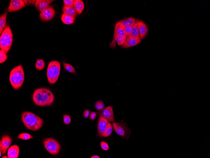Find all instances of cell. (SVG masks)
I'll list each match as a JSON object with an SVG mask.
<instances>
[{"label": "cell", "mask_w": 210, "mask_h": 158, "mask_svg": "<svg viewBox=\"0 0 210 158\" xmlns=\"http://www.w3.org/2000/svg\"><path fill=\"white\" fill-rule=\"evenodd\" d=\"M33 101L39 106H48L53 103L54 96L52 92L46 88L37 89L34 92L33 96Z\"/></svg>", "instance_id": "cell-1"}, {"label": "cell", "mask_w": 210, "mask_h": 158, "mask_svg": "<svg viewBox=\"0 0 210 158\" xmlns=\"http://www.w3.org/2000/svg\"><path fill=\"white\" fill-rule=\"evenodd\" d=\"M22 121L24 126L29 130L36 131L43 126L44 122L40 117L29 111L22 112L21 115Z\"/></svg>", "instance_id": "cell-2"}, {"label": "cell", "mask_w": 210, "mask_h": 158, "mask_svg": "<svg viewBox=\"0 0 210 158\" xmlns=\"http://www.w3.org/2000/svg\"><path fill=\"white\" fill-rule=\"evenodd\" d=\"M25 79V74L22 65H19L11 71L9 80L12 87L18 90L22 87Z\"/></svg>", "instance_id": "cell-3"}, {"label": "cell", "mask_w": 210, "mask_h": 158, "mask_svg": "<svg viewBox=\"0 0 210 158\" xmlns=\"http://www.w3.org/2000/svg\"><path fill=\"white\" fill-rule=\"evenodd\" d=\"M61 65L57 61H52L49 63L47 70V77L49 83L51 84L57 81L60 73Z\"/></svg>", "instance_id": "cell-4"}, {"label": "cell", "mask_w": 210, "mask_h": 158, "mask_svg": "<svg viewBox=\"0 0 210 158\" xmlns=\"http://www.w3.org/2000/svg\"><path fill=\"white\" fill-rule=\"evenodd\" d=\"M13 42L12 31L8 25L6 24L0 37V48L4 50L6 54L10 50Z\"/></svg>", "instance_id": "cell-5"}, {"label": "cell", "mask_w": 210, "mask_h": 158, "mask_svg": "<svg viewBox=\"0 0 210 158\" xmlns=\"http://www.w3.org/2000/svg\"><path fill=\"white\" fill-rule=\"evenodd\" d=\"M43 143L45 148L50 154L55 155L59 153L60 146L56 140L50 138H46L44 140Z\"/></svg>", "instance_id": "cell-6"}, {"label": "cell", "mask_w": 210, "mask_h": 158, "mask_svg": "<svg viewBox=\"0 0 210 158\" xmlns=\"http://www.w3.org/2000/svg\"><path fill=\"white\" fill-rule=\"evenodd\" d=\"M113 126L117 134L126 138H128L130 134V131L125 125L114 122L113 123Z\"/></svg>", "instance_id": "cell-7"}, {"label": "cell", "mask_w": 210, "mask_h": 158, "mask_svg": "<svg viewBox=\"0 0 210 158\" xmlns=\"http://www.w3.org/2000/svg\"><path fill=\"white\" fill-rule=\"evenodd\" d=\"M56 15L55 10L52 6H50L41 12L39 18L42 21L47 22L53 19Z\"/></svg>", "instance_id": "cell-8"}, {"label": "cell", "mask_w": 210, "mask_h": 158, "mask_svg": "<svg viewBox=\"0 0 210 158\" xmlns=\"http://www.w3.org/2000/svg\"><path fill=\"white\" fill-rule=\"evenodd\" d=\"M12 139L8 135L3 136L0 143V152L5 155L12 142Z\"/></svg>", "instance_id": "cell-9"}, {"label": "cell", "mask_w": 210, "mask_h": 158, "mask_svg": "<svg viewBox=\"0 0 210 158\" xmlns=\"http://www.w3.org/2000/svg\"><path fill=\"white\" fill-rule=\"evenodd\" d=\"M25 6L24 2L21 0H11L8 8V11L10 12L17 11Z\"/></svg>", "instance_id": "cell-10"}, {"label": "cell", "mask_w": 210, "mask_h": 158, "mask_svg": "<svg viewBox=\"0 0 210 158\" xmlns=\"http://www.w3.org/2000/svg\"><path fill=\"white\" fill-rule=\"evenodd\" d=\"M108 123V121L106 118L100 116L99 117L98 125V135L100 137L103 136L107 128Z\"/></svg>", "instance_id": "cell-11"}, {"label": "cell", "mask_w": 210, "mask_h": 158, "mask_svg": "<svg viewBox=\"0 0 210 158\" xmlns=\"http://www.w3.org/2000/svg\"><path fill=\"white\" fill-rule=\"evenodd\" d=\"M99 115L100 117L106 118L108 121L113 122L114 120V117L112 108L108 107L101 111Z\"/></svg>", "instance_id": "cell-12"}, {"label": "cell", "mask_w": 210, "mask_h": 158, "mask_svg": "<svg viewBox=\"0 0 210 158\" xmlns=\"http://www.w3.org/2000/svg\"><path fill=\"white\" fill-rule=\"evenodd\" d=\"M53 1L50 0H37L35 6L38 11L41 12L49 7Z\"/></svg>", "instance_id": "cell-13"}, {"label": "cell", "mask_w": 210, "mask_h": 158, "mask_svg": "<svg viewBox=\"0 0 210 158\" xmlns=\"http://www.w3.org/2000/svg\"><path fill=\"white\" fill-rule=\"evenodd\" d=\"M141 40V38L127 37L122 47L123 48H128L134 47L139 44Z\"/></svg>", "instance_id": "cell-14"}, {"label": "cell", "mask_w": 210, "mask_h": 158, "mask_svg": "<svg viewBox=\"0 0 210 158\" xmlns=\"http://www.w3.org/2000/svg\"><path fill=\"white\" fill-rule=\"evenodd\" d=\"M137 26L140 38L142 39L147 34L148 28L146 24L141 20L138 21Z\"/></svg>", "instance_id": "cell-15"}, {"label": "cell", "mask_w": 210, "mask_h": 158, "mask_svg": "<svg viewBox=\"0 0 210 158\" xmlns=\"http://www.w3.org/2000/svg\"><path fill=\"white\" fill-rule=\"evenodd\" d=\"M127 37L114 36L113 41L110 44V47L112 48L115 49L116 47V42L119 45H122L125 42Z\"/></svg>", "instance_id": "cell-16"}, {"label": "cell", "mask_w": 210, "mask_h": 158, "mask_svg": "<svg viewBox=\"0 0 210 158\" xmlns=\"http://www.w3.org/2000/svg\"><path fill=\"white\" fill-rule=\"evenodd\" d=\"M19 153V148L18 146L14 145L9 149L7 155L9 158H18Z\"/></svg>", "instance_id": "cell-17"}, {"label": "cell", "mask_w": 210, "mask_h": 158, "mask_svg": "<svg viewBox=\"0 0 210 158\" xmlns=\"http://www.w3.org/2000/svg\"><path fill=\"white\" fill-rule=\"evenodd\" d=\"M124 28L120 25L119 22L115 25L114 36H119L121 37H127L124 29Z\"/></svg>", "instance_id": "cell-18"}, {"label": "cell", "mask_w": 210, "mask_h": 158, "mask_svg": "<svg viewBox=\"0 0 210 158\" xmlns=\"http://www.w3.org/2000/svg\"><path fill=\"white\" fill-rule=\"evenodd\" d=\"M63 14L76 18L77 15V13L74 7L64 6L63 8Z\"/></svg>", "instance_id": "cell-19"}, {"label": "cell", "mask_w": 210, "mask_h": 158, "mask_svg": "<svg viewBox=\"0 0 210 158\" xmlns=\"http://www.w3.org/2000/svg\"><path fill=\"white\" fill-rule=\"evenodd\" d=\"M74 7L78 15H80L82 14L84 8V2L81 0H75Z\"/></svg>", "instance_id": "cell-20"}, {"label": "cell", "mask_w": 210, "mask_h": 158, "mask_svg": "<svg viewBox=\"0 0 210 158\" xmlns=\"http://www.w3.org/2000/svg\"><path fill=\"white\" fill-rule=\"evenodd\" d=\"M136 22V19L133 18H129L122 20L119 22L122 27L124 28L128 26H134Z\"/></svg>", "instance_id": "cell-21"}, {"label": "cell", "mask_w": 210, "mask_h": 158, "mask_svg": "<svg viewBox=\"0 0 210 158\" xmlns=\"http://www.w3.org/2000/svg\"><path fill=\"white\" fill-rule=\"evenodd\" d=\"M61 19L63 23L65 24L69 25L73 23L75 20V18L66 14H63Z\"/></svg>", "instance_id": "cell-22"}, {"label": "cell", "mask_w": 210, "mask_h": 158, "mask_svg": "<svg viewBox=\"0 0 210 158\" xmlns=\"http://www.w3.org/2000/svg\"><path fill=\"white\" fill-rule=\"evenodd\" d=\"M7 12H6L0 17V34H2L6 27Z\"/></svg>", "instance_id": "cell-23"}, {"label": "cell", "mask_w": 210, "mask_h": 158, "mask_svg": "<svg viewBox=\"0 0 210 158\" xmlns=\"http://www.w3.org/2000/svg\"><path fill=\"white\" fill-rule=\"evenodd\" d=\"M138 21V20L137 19L136 23L133 26L132 32L127 37L131 38H140L137 26V23Z\"/></svg>", "instance_id": "cell-24"}, {"label": "cell", "mask_w": 210, "mask_h": 158, "mask_svg": "<svg viewBox=\"0 0 210 158\" xmlns=\"http://www.w3.org/2000/svg\"><path fill=\"white\" fill-rule=\"evenodd\" d=\"M45 61L42 59L37 60L35 65L36 69L39 71L43 70L45 67Z\"/></svg>", "instance_id": "cell-25"}, {"label": "cell", "mask_w": 210, "mask_h": 158, "mask_svg": "<svg viewBox=\"0 0 210 158\" xmlns=\"http://www.w3.org/2000/svg\"><path fill=\"white\" fill-rule=\"evenodd\" d=\"M63 65L64 68L68 72L74 74L76 73V71L75 69L71 64L64 62Z\"/></svg>", "instance_id": "cell-26"}, {"label": "cell", "mask_w": 210, "mask_h": 158, "mask_svg": "<svg viewBox=\"0 0 210 158\" xmlns=\"http://www.w3.org/2000/svg\"><path fill=\"white\" fill-rule=\"evenodd\" d=\"M112 126L111 123L109 122L107 128L104 133L103 136L107 137L109 136L112 133Z\"/></svg>", "instance_id": "cell-27"}, {"label": "cell", "mask_w": 210, "mask_h": 158, "mask_svg": "<svg viewBox=\"0 0 210 158\" xmlns=\"http://www.w3.org/2000/svg\"><path fill=\"white\" fill-rule=\"evenodd\" d=\"M18 139L28 140L30 139H33V137L31 135L29 134L22 133L19 135L18 136Z\"/></svg>", "instance_id": "cell-28"}, {"label": "cell", "mask_w": 210, "mask_h": 158, "mask_svg": "<svg viewBox=\"0 0 210 158\" xmlns=\"http://www.w3.org/2000/svg\"><path fill=\"white\" fill-rule=\"evenodd\" d=\"M7 59V56L6 52L3 50H0V63H2L5 62Z\"/></svg>", "instance_id": "cell-29"}, {"label": "cell", "mask_w": 210, "mask_h": 158, "mask_svg": "<svg viewBox=\"0 0 210 158\" xmlns=\"http://www.w3.org/2000/svg\"><path fill=\"white\" fill-rule=\"evenodd\" d=\"M95 107L98 111H101L103 109L104 107V104L101 101H97L95 104Z\"/></svg>", "instance_id": "cell-30"}, {"label": "cell", "mask_w": 210, "mask_h": 158, "mask_svg": "<svg viewBox=\"0 0 210 158\" xmlns=\"http://www.w3.org/2000/svg\"><path fill=\"white\" fill-rule=\"evenodd\" d=\"M63 121L64 123L66 125L69 124L71 121L70 116L68 115L65 114L63 115Z\"/></svg>", "instance_id": "cell-31"}, {"label": "cell", "mask_w": 210, "mask_h": 158, "mask_svg": "<svg viewBox=\"0 0 210 158\" xmlns=\"http://www.w3.org/2000/svg\"><path fill=\"white\" fill-rule=\"evenodd\" d=\"M75 1L74 0H64V6L74 7Z\"/></svg>", "instance_id": "cell-32"}, {"label": "cell", "mask_w": 210, "mask_h": 158, "mask_svg": "<svg viewBox=\"0 0 210 158\" xmlns=\"http://www.w3.org/2000/svg\"><path fill=\"white\" fill-rule=\"evenodd\" d=\"M100 146L101 148L104 151H107L109 149V145L106 142L102 141L100 143Z\"/></svg>", "instance_id": "cell-33"}, {"label": "cell", "mask_w": 210, "mask_h": 158, "mask_svg": "<svg viewBox=\"0 0 210 158\" xmlns=\"http://www.w3.org/2000/svg\"><path fill=\"white\" fill-rule=\"evenodd\" d=\"M133 27V26H131L124 28L125 31L127 36H129L132 32Z\"/></svg>", "instance_id": "cell-34"}, {"label": "cell", "mask_w": 210, "mask_h": 158, "mask_svg": "<svg viewBox=\"0 0 210 158\" xmlns=\"http://www.w3.org/2000/svg\"><path fill=\"white\" fill-rule=\"evenodd\" d=\"M97 116V113L94 111L92 112L90 115L89 118L91 120H95Z\"/></svg>", "instance_id": "cell-35"}, {"label": "cell", "mask_w": 210, "mask_h": 158, "mask_svg": "<svg viewBox=\"0 0 210 158\" xmlns=\"http://www.w3.org/2000/svg\"><path fill=\"white\" fill-rule=\"evenodd\" d=\"M26 6L35 4L36 1H23Z\"/></svg>", "instance_id": "cell-36"}, {"label": "cell", "mask_w": 210, "mask_h": 158, "mask_svg": "<svg viewBox=\"0 0 210 158\" xmlns=\"http://www.w3.org/2000/svg\"><path fill=\"white\" fill-rule=\"evenodd\" d=\"M90 111L89 110H85L83 114V116L85 118H88L90 115Z\"/></svg>", "instance_id": "cell-37"}, {"label": "cell", "mask_w": 210, "mask_h": 158, "mask_svg": "<svg viewBox=\"0 0 210 158\" xmlns=\"http://www.w3.org/2000/svg\"><path fill=\"white\" fill-rule=\"evenodd\" d=\"M91 158H100V157L98 155H95L92 156Z\"/></svg>", "instance_id": "cell-38"}, {"label": "cell", "mask_w": 210, "mask_h": 158, "mask_svg": "<svg viewBox=\"0 0 210 158\" xmlns=\"http://www.w3.org/2000/svg\"><path fill=\"white\" fill-rule=\"evenodd\" d=\"M2 158H8V157L6 156H4L2 157Z\"/></svg>", "instance_id": "cell-39"}]
</instances>
